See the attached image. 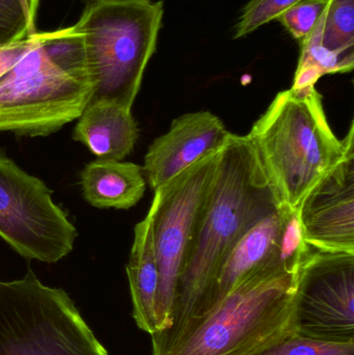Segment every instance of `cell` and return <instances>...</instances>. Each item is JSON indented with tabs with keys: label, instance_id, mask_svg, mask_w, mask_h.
Here are the masks:
<instances>
[{
	"label": "cell",
	"instance_id": "cell-16",
	"mask_svg": "<svg viewBox=\"0 0 354 355\" xmlns=\"http://www.w3.org/2000/svg\"><path fill=\"white\" fill-rule=\"evenodd\" d=\"M301 50L292 89L315 87L324 75L351 72L354 58L326 49L321 44V17L311 33L301 41Z\"/></svg>",
	"mask_w": 354,
	"mask_h": 355
},
{
	"label": "cell",
	"instance_id": "cell-1",
	"mask_svg": "<svg viewBox=\"0 0 354 355\" xmlns=\"http://www.w3.org/2000/svg\"><path fill=\"white\" fill-rule=\"evenodd\" d=\"M282 204L247 135L231 133L179 277L172 327L151 336L152 355L168 354L183 329L203 310L233 248Z\"/></svg>",
	"mask_w": 354,
	"mask_h": 355
},
{
	"label": "cell",
	"instance_id": "cell-10",
	"mask_svg": "<svg viewBox=\"0 0 354 355\" xmlns=\"http://www.w3.org/2000/svg\"><path fill=\"white\" fill-rule=\"evenodd\" d=\"M310 248L311 246L306 243L301 234L297 209L281 205L274 212L251 227L233 248L212 287L203 310L191 321L209 312L256 273L270 267L301 260L309 252Z\"/></svg>",
	"mask_w": 354,
	"mask_h": 355
},
{
	"label": "cell",
	"instance_id": "cell-7",
	"mask_svg": "<svg viewBox=\"0 0 354 355\" xmlns=\"http://www.w3.org/2000/svg\"><path fill=\"white\" fill-rule=\"evenodd\" d=\"M222 149L195 162L154 191L148 214L151 217L159 272L156 297L157 333L172 327L179 277L200 213L215 176Z\"/></svg>",
	"mask_w": 354,
	"mask_h": 355
},
{
	"label": "cell",
	"instance_id": "cell-2",
	"mask_svg": "<svg viewBox=\"0 0 354 355\" xmlns=\"http://www.w3.org/2000/svg\"><path fill=\"white\" fill-rule=\"evenodd\" d=\"M91 94L82 35L74 27L37 33L0 79V132L51 135L81 116Z\"/></svg>",
	"mask_w": 354,
	"mask_h": 355
},
{
	"label": "cell",
	"instance_id": "cell-8",
	"mask_svg": "<svg viewBox=\"0 0 354 355\" xmlns=\"http://www.w3.org/2000/svg\"><path fill=\"white\" fill-rule=\"evenodd\" d=\"M77 236L47 185L0 155V238L23 258L56 263L72 252Z\"/></svg>",
	"mask_w": 354,
	"mask_h": 355
},
{
	"label": "cell",
	"instance_id": "cell-14",
	"mask_svg": "<svg viewBox=\"0 0 354 355\" xmlns=\"http://www.w3.org/2000/svg\"><path fill=\"white\" fill-rule=\"evenodd\" d=\"M81 187L91 206L127 210L143 198L147 181L139 164L97 159L83 168Z\"/></svg>",
	"mask_w": 354,
	"mask_h": 355
},
{
	"label": "cell",
	"instance_id": "cell-17",
	"mask_svg": "<svg viewBox=\"0 0 354 355\" xmlns=\"http://www.w3.org/2000/svg\"><path fill=\"white\" fill-rule=\"evenodd\" d=\"M321 44L354 58V0H328L321 16Z\"/></svg>",
	"mask_w": 354,
	"mask_h": 355
},
{
	"label": "cell",
	"instance_id": "cell-20",
	"mask_svg": "<svg viewBox=\"0 0 354 355\" xmlns=\"http://www.w3.org/2000/svg\"><path fill=\"white\" fill-rule=\"evenodd\" d=\"M303 0H249L243 8L235 26V39H240L257 31Z\"/></svg>",
	"mask_w": 354,
	"mask_h": 355
},
{
	"label": "cell",
	"instance_id": "cell-11",
	"mask_svg": "<svg viewBox=\"0 0 354 355\" xmlns=\"http://www.w3.org/2000/svg\"><path fill=\"white\" fill-rule=\"evenodd\" d=\"M340 162L306 196L299 211L303 240L315 250L354 254V124Z\"/></svg>",
	"mask_w": 354,
	"mask_h": 355
},
{
	"label": "cell",
	"instance_id": "cell-6",
	"mask_svg": "<svg viewBox=\"0 0 354 355\" xmlns=\"http://www.w3.org/2000/svg\"><path fill=\"white\" fill-rule=\"evenodd\" d=\"M0 355H109L70 296L31 269L0 281Z\"/></svg>",
	"mask_w": 354,
	"mask_h": 355
},
{
	"label": "cell",
	"instance_id": "cell-4",
	"mask_svg": "<svg viewBox=\"0 0 354 355\" xmlns=\"http://www.w3.org/2000/svg\"><path fill=\"white\" fill-rule=\"evenodd\" d=\"M303 257L247 279L188 323L166 355H254L294 331L295 294Z\"/></svg>",
	"mask_w": 354,
	"mask_h": 355
},
{
	"label": "cell",
	"instance_id": "cell-22",
	"mask_svg": "<svg viewBox=\"0 0 354 355\" xmlns=\"http://www.w3.org/2000/svg\"><path fill=\"white\" fill-rule=\"evenodd\" d=\"M37 33L22 41L0 47V79L10 72L17 62L35 46Z\"/></svg>",
	"mask_w": 354,
	"mask_h": 355
},
{
	"label": "cell",
	"instance_id": "cell-9",
	"mask_svg": "<svg viewBox=\"0 0 354 355\" xmlns=\"http://www.w3.org/2000/svg\"><path fill=\"white\" fill-rule=\"evenodd\" d=\"M293 324L306 337L354 341V254L310 248L299 267Z\"/></svg>",
	"mask_w": 354,
	"mask_h": 355
},
{
	"label": "cell",
	"instance_id": "cell-5",
	"mask_svg": "<svg viewBox=\"0 0 354 355\" xmlns=\"http://www.w3.org/2000/svg\"><path fill=\"white\" fill-rule=\"evenodd\" d=\"M163 12V2L151 0L87 6L73 27L82 35L91 89L89 104L105 102L132 110L156 50Z\"/></svg>",
	"mask_w": 354,
	"mask_h": 355
},
{
	"label": "cell",
	"instance_id": "cell-18",
	"mask_svg": "<svg viewBox=\"0 0 354 355\" xmlns=\"http://www.w3.org/2000/svg\"><path fill=\"white\" fill-rule=\"evenodd\" d=\"M39 0H0V47L35 35Z\"/></svg>",
	"mask_w": 354,
	"mask_h": 355
},
{
	"label": "cell",
	"instance_id": "cell-3",
	"mask_svg": "<svg viewBox=\"0 0 354 355\" xmlns=\"http://www.w3.org/2000/svg\"><path fill=\"white\" fill-rule=\"evenodd\" d=\"M247 137L276 196L293 209L340 162L345 149L315 87L280 92Z\"/></svg>",
	"mask_w": 354,
	"mask_h": 355
},
{
	"label": "cell",
	"instance_id": "cell-12",
	"mask_svg": "<svg viewBox=\"0 0 354 355\" xmlns=\"http://www.w3.org/2000/svg\"><path fill=\"white\" fill-rule=\"evenodd\" d=\"M231 132L210 112H195L175 119L168 132L148 148L143 170L153 191L199 160L224 147Z\"/></svg>",
	"mask_w": 354,
	"mask_h": 355
},
{
	"label": "cell",
	"instance_id": "cell-19",
	"mask_svg": "<svg viewBox=\"0 0 354 355\" xmlns=\"http://www.w3.org/2000/svg\"><path fill=\"white\" fill-rule=\"evenodd\" d=\"M254 355H354V341H324L294 331Z\"/></svg>",
	"mask_w": 354,
	"mask_h": 355
},
{
	"label": "cell",
	"instance_id": "cell-13",
	"mask_svg": "<svg viewBox=\"0 0 354 355\" xmlns=\"http://www.w3.org/2000/svg\"><path fill=\"white\" fill-rule=\"evenodd\" d=\"M77 120L73 139L87 146L98 159L123 162L139 139L131 110L116 104H89Z\"/></svg>",
	"mask_w": 354,
	"mask_h": 355
},
{
	"label": "cell",
	"instance_id": "cell-23",
	"mask_svg": "<svg viewBox=\"0 0 354 355\" xmlns=\"http://www.w3.org/2000/svg\"><path fill=\"white\" fill-rule=\"evenodd\" d=\"M85 1L91 4L109 3V2L129 1V0H85Z\"/></svg>",
	"mask_w": 354,
	"mask_h": 355
},
{
	"label": "cell",
	"instance_id": "cell-15",
	"mask_svg": "<svg viewBox=\"0 0 354 355\" xmlns=\"http://www.w3.org/2000/svg\"><path fill=\"white\" fill-rule=\"evenodd\" d=\"M126 270L132 298L133 318L141 331L154 335L158 331L156 297L159 272L149 214L135 225L134 240Z\"/></svg>",
	"mask_w": 354,
	"mask_h": 355
},
{
	"label": "cell",
	"instance_id": "cell-21",
	"mask_svg": "<svg viewBox=\"0 0 354 355\" xmlns=\"http://www.w3.org/2000/svg\"><path fill=\"white\" fill-rule=\"evenodd\" d=\"M328 0H303L283 12L278 20L294 39L307 37L326 10Z\"/></svg>",
	"mask_w": 354,
	"mask_h": 355
}]
</instances>
